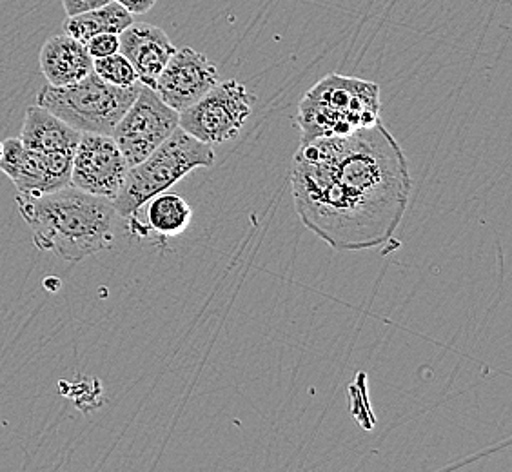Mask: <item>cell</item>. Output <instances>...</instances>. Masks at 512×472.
<instances>
[{
  "label": "cell",
  "mask_w": 512,
  "mask_h": 472,
  "mask_svg": "<svg viewBox=\"0 0 512 472\" xmlns=\"http://www.w3.org/2000/svg\"><path fill=\"white\" fill-rule=\"evenodd\" d=\"M178 118L180 113L169 108L155 89L140 88L137 99L111 135L128 160L129 168L149 157L178 128Z\"/></svg>",
  "instance_id": "7"
},
{
  "label": "cell",
  "mask_w": 512,
  "mask_h": 472,
  "mask_svg": "<svg viewBox=\"0 0 512 472\" xmlns=\"http://www.w3.org/2000/svg\"><path fill=\"white\" fill-rule=\"evenodd\" d=\"M80 135L82 133L55 117L48 109L31 106L26 109L19 138L26 148L46 155H75Z\"/></svg>",
  "instance_id": "13"
},
{
  "label": "cell",
  "mask_w": 512,
  "mask_h": 472,
  "mask_svg": "<svg viewBox=\"0 0 512 472\" xmlns=\"http://www.w3.org/2000/svg\"><path fill=\"white\" fill-rule=\"evenodd\" d=\"M146 222L149 231L160 236H178L189 227L193 209L188 202L175 193H160L146 202Z\"/></svg>",
  "instance_id": "15"
},
{
  "label": "cell",
  "mask_w": 512,
  "mask_h": 472,
  "mask_svg": "<svg viewBox=\"0 0 512 472\" xmlns=\"http://www.w3.org/2000/svg\"><path fill=\"white\" fill-rule=\"evenodd\" d=\"M133 17L135 15H131L124 6H120L117 0H111L109 4L97 8V10L66 17L62 28L69 37L80 40V42H86V40L95 37V35H100V33H117V35H120L122 31L135 22Z\"/></svg>",
  "instance_id": "14"
},
{
  "label": "cell",
  "mask_w": 512,
  "mask_h": 472,
  "mask_svg": "<svg viewBox=\"0 0 512 472\" xmlns=\"http://www.w3.org/2000/svg\"><path fill=\"white\" fill-rule=\"evenodd\" d=\"M0 157H2V142H0Z\"/></svg>",
  "instance_id": "20"
},
{
  "label": "cell",
  "mask_w": 512,
  "mask_h": 472,
  "mask_svg": "<svg viewBox=\"0 0 512 472\" xmlns=\"http://www.w3.org/2000/svg\"><path fill=\"white\" fill-rule=\"evenodd\" d=\"M220 82L215 62L193 48L175 50L158 75L155 91L169 108L182 113Z\"/></svg>",
  "instance_id": "10"
},
{
  "label": "cell",
  "mask_w": 512,
  "mask_h": 472,
  "mask_svg": "<svg viewBox=\"0 0 512 472\" xmlns=\"http://www.w3.org/2000/svg\"><path fill=\"white\" fill-rule=\"evenodd\" d=\"M175 46L168 33L153 24H131L120 33V53L131 62L142 86L155 88L158 75L166 68Z\"/></svg>",
  "instance_id": "11"
},
{
  "label": "cell",
  "mask_w": 512,
  "mask_h": 472,
  "mask_svg": "<svg viewBox=\"0 0 512 472\" xmlns=\"http://www.w3.org/2000/svg\"><path fill=\"white\" fill-rule=\"evenodd\" d=\"M128 171V160L111 135L82 133L73 155L69 186L113 202Z\"/></svg>",
  "instance_id": "8"
},
{
  "label": "cell",
  "mask_w": 512,
  "mask_h": 472,
  "mask_svg": "<svg viewBox=\"0 0 512 472\" xmlns=\"http://www.w3.org/2000/svg\"><path fill=\"white\" fill-rule=\"evenodd\" d=\"M142 84L129 88L113 86L95 71L68 86H44L37 97L42 106L79 133L113 135L120 118L137 99Z\"/></svg>",
  "instance_id": "5"
},
{
  "label": "cell",
  "mask_w": 512,
  "mask_h": 472,
  "mask_svg": "<svg viewBox=\"0 0 512 472\" xmlns=\"http://www.w3.org/2000/svg\"><path fill=\"white\" fill-rule=\"evenodd\" d=\"M73 155H46L26 148L20 138L2 142L0 171L17 187V193L44 195L69 186Z\"/></svg>",
  "instance_id": "9"
},
{
  "label": "cell",
  "mask_w": 512,
  "mask_h": 472,
  "mask_svg": "<svg viewBox=\"0 0 512 472\" xmlns=\"http://www.w3.org/2000/svg\"><path fill=\"white\" fill-rule=\"evenodd\" d=\"M117 2L120 6H124L131 15H144L157 4V0H117Z\"/></svg>",
  "instance_id": "19"
},
{
  "label": "cell",
  "mask_w": 512,
  "mask_h": 472,
  "mask_svg": "<svg viewBox=\"0 0 512 472\" xmlns=\"http://www.w3.org/2000/svg\"><path fill=\"white\" fill-rule=\"evenodd\" d=\"M215 164L213 146L191 137L178 126L149 157L131 166L124 186L113 200L117 215L128 220L151 198L168 191L193 169Z\"/></svg>",
  "instance_id": "4"
},
{
  "label": "cell",
  "mask_w": 512,
  "mask_h": 472,
  "mask_svg": "<svg viewBox=\"0 0 512 472\" xmlns=\"http://www.w3.org/2000/svg\"><path fill=\"white\" fill-rule=\"evenodd\" d=\"M382 102L375 82L329 75L309 89L298 106L296 124L302 144L316 138L347 135L380 122Z\"/></svg>",
  "instance_id": "3"
},
{
  "label": "cell",
  "mask_w": 512,
  "mask_h": 472,
  "mask_svg": "<svg viewBox=\"0 0 512 472\" xmlns=\"http://www.w3.org/2000/svg\"><path fill=\"white\" fill-rule=\"evenodd\" d=\"M93 71L100 79L119 88H129L138 84L137 71L120 51L115 55L93 60Z\"/></svg>",
  "instance_id": "16"
},
{
  "label": "cell",
  "mask_w": 512,
  "mask_h": 472,
  "mask_svg": "<svg viewBox=\"0 0 512 472\" xmlns=\"http://www.w3.org/2000/svg\"><path fill=\"white\" fill-rule=\"evenodd\" d=\"M86 50H88L91 59H102V57H109L115 55L120 51V35L117 33H100L91 39L84 42Z\"/></svg>",
  "instance_id": "17"
},
{
  "label": "cell",
  "mask_w": 512,
  "mask_h": 472,
  "mask_svg": "<svg viewBox=\"0 0 512 472\" xmlns=\"http://www.w3.org/2000/svg\"><path fill=\"white\" fill-rule=\"evenodd\" d=\"M39 64L50 86L60 88L84 79L93 71V59L86 44L69 35H55L40 48Z\"/></svg>",
  "instance_id": "12"
},
{
  "label": "cell",
  "mask_w": 512,
  "mask_h": 472,
  "mask_svg": "<svg viewBox=\"0 0 512 472\" xmlns=\"http://www.w3.org/2000/svg\"><path fill=\"white\" fill-rule=\"evenodd\" d=\"M17 207L37 249L66 262H80L113 246L119 215L111 200L66 186L44 195L17 193Z\"/></svg>",
  "instance_id": "2"
},
{
  "label": "cell",
  "mask_w": 512,
  "mask_h": 472,
  "mask_svg": "<svg viewBox=\"0 0 512 472\" xmlns=\"http://www.w3.org/2000/svg\"><path fill=\"white\" fill-rule=\"evenodd\" d=\"M111 0H62V6L66 15H79V13H86V11L97 10L109 4Z\"/></svg>",
  "instance_id": "18"
},
{
  "label": "cell",
  "mask_w": 512,
  "mask_h": 472,
  "mask_svg": "<svg viewBox=\"0 0 512 472\" xmlns=\"http://www.w3.org/2000/svg\"><path fill=\"white\" fill-rule=\"evenodd\" d=\"M255 93L238 82H218L191 108L180 113L178 126L209 146L224 144L240 135L253 113Z\"/></svg>",
  "instance_id": "6"
},
{
  "label": "cell",
  "mask_w": 512,
  "mask_h": 472,
  "mask_svg": "<svg viewBox=\"0 0 512 472\" xmlns=\"http://www.w3.org/2000/svg\"><path fill=\"white\" fill-rule=\"evenodd\" d=\"M296 215L335 251L384 246L411 197L407 158L380 122L347 135L316 138L293 157Z\"/></svg>",
  "instance_id": "1"
}]
</instances>
